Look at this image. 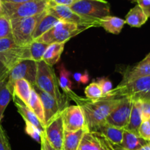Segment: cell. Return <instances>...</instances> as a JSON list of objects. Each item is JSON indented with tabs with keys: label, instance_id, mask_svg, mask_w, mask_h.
<instances>
[{
	"label": "cell",
	"instance_id": "4dcf8cb0",
	"mask_svg": "<svg viewBox=\"0 0 150 150\" xmlns=\"http://www.w3.org/2000/svg\"><path fill=\"white\" fill-rule=\"evenodd\" d=\"M84 93L86 98L92 100L100 99L103 97L100 88L97 82H92L90 84L88 85L85 89Z\"/></svg>",
	"mask_w": 150,
	"mask_h": 150
},
{
	"label": "cell",
	"instance_id": "ffe728a7",
	"mask_svg": "<svg viewBox=\"0 0 150 150\" xmlns=\"http://www.w3.org/2000/svg\"><path fill=\"white\" fill-rule=\"evenodd\" d=\"M64 42H54L48 45L42 56V61L51 67L57 64L64 51Z\"/></svg>",
	"mask_w": 150,
	"mask_h": 150
},
{
	"label": "cell",
	"instance_id": "2e32d148",
	"mask_svg": "<svg viewBox=\"0 0 150 150\" xmlns=\"http://www.w3.org/2000/svg\"><path fill=\"white\" fill-rule=\"evenodd\" d=\"M12 99H13V100H14L15 105H16V107L17 108L18 112L19 114H21V116L23 117L24 121L30 122L31 124H32L34 126H35L41 133H44L45 127H44L43 125L40 122V121L39 119L36 117V115L31 111L30 108H29L26 104L23 103L20 99H18L17 97L15 96V95H13Z\"/></svg>",
	"mask_w": 150,
	"mask_h": 150
},
{
	"label": "cell",
	"instance_id": "83f0119b",
	"mask_svg": "<svg viewBox=\"0 0 150 150\" xmlns=\"http://www.w3.org/2000/svg\"><path fill=\"white\" fill-rule=\"evenodd\" d=\"M48 45L38 41L33 40L29 45V53H30V59L36 62L41 61L42 59L44 52L46 50Z\"/></svg>",
	"mask_w": 150,
	"mask_h": 150
},
{
	"label": "cell",
	"instance_id": "7c38bea8",
	"mask_svg": "<svg viewBox=\"0 0 150 150\" xmlns=\"http://www.w3.org/2000/svg\"><path fill=\"white\" fill-rule=\"evenodd\" d=\"M64 131L61 112L45 126L44 135L50 144L56 150H62Z\"/></svg>",
	"mask_w": 150,
	"mask_h": 150
},
{
	"label": "cell",
	"instance_id": "44dd1931",
	"mask_svg": "<svg viewBox=\"0 0 150 150\" xmlns=\"http://www.w3.org/2000/svg\"><path fill=\"white\" fill-rule=\"evenodd\" d=\"M142 122L141 101H133L130 120L124 130L139 136V128Z\"/></svg>",
	"mask_w": 150,
	"mask_h": 150
},
{
	"label": "cell",
	"instance_id": "f1b7e54d",
	"mask_svg": "<svg viewBox=\"0 0 150 150\" xmlns=\"http://www.w3.org/2000/svg\"><path fill=\"white\" fill-rule=\"evenodd\" d=\"M59 76L58 78L59 86L62 89L64 95L71 91L72 82L70 79V73L66 70L63 64L59 67Z\"/></svg>",
	"mask_w": 150,
	"mask_h": 150
},
{
	"label": "cell",
	"instance_id": "603a6c76",
	"mask_svg": "<svg viewBox=\"0 0 150 150\" xmlns=\"http://www.w3.org/2000/svg\"><path fill=\"white\" fill-rule=\"evenodd\" d=\"M149 142L134 133L124 130L120 146L127 150H138Z\"/></svg>",
	"mask_w": 150,
	"mask_h": 150
},
{
	"label": "cell",
	"instance_id": "5b68a950",
	"mask_svg": "<svg viewBox=\"0 0 150 150\" xmlns=\"http://www.w3.org/2000/svg\"><path fill=\"white\" fill-rule=\"evenodd\" d=\"M42 14L43 13L32 17L10 20L12 36L18 46H27L33 41L34 30Z\"/></svg>",
	"mask_w": 150,
	"mask_h": 150
},
{
	"label": "cell",
	"instance_id": "30bf717a",
	"mask_svg": "<svg viewBox=\"0 0 150 150\" xmlns=\"http://www.w3.org/2000/svg\"><path fill=\"white\" fill-rule=\"evenodd\" d=\"M132 105L133 100L131 98L128 97L122 98L118 105L105 119V122L113 127L125 129L129 122Z\"/></svg>",
	"mask_w": 150,
	"mask_h": 150
},
{
	"label": "cell",
	"instance_id": "8fae6325",
	"mask_svg": "<svg viewBox=\"0 0 150 150\" xmlns=\"http://www.w3.org/2000/svg\"><path fill=\"white\" fill-rule=\"evenodd\" d=\"M61 114L66 131H76L86 127L84 115L79 105L67 106L61 111Z\"/></svg>",
	"mask_w": 150,
	"mask_h": 150
},
{
	"label": "cell",
	"instance_id": "52a82bcc",
	"mask_svg": "<svg viewBox=\"0 0 150 150\" xmlns=\"http://www.w3.org/2000/svg\"><path fill=\"white\" fill-rule=\"evenodd\" d=\"M70 7L83 17L100 19L110 16V4L105 0H79Z\"/></svg>",
	"mask_w": 150,
	"mask_h": 150
},
{
	"label": "cell",
	"instance_id": "9c48e42d",
	"mask_svg": "<svg viewBox=\"0 0 150 150\" xmlns=\"http://www.w3.org/2000/svg\"><path fill=\"white\" fill-rule=\"evenodd\" d=\"M38 64L32 59H22L19 61L13 68L9 70L7 81L12 93L13 85L17 80L24 79L31 85L35 84Z\"/></svg>",
	"mask_w": 150,
	"mask_h": 150
},
{
	"label": "cell",
	"instance_id": "d6a6232c",
	"mask_svg": "<svg viewBox=\"0 0 150 150\" xmlns=\"http://www.w3.org/2000/svg\"><path fill=\"white\" fill-rule=\"evenodd\" d=\"M25 125H26V126H25V131H26V134L31 136L34 140L38 142V143H40L41 136H42V133L35 126H34L33 125L31 124L29 122L25 121Z\"/></svg>",
	"mask_w": 150,
	"mask_h": 150
},
{
	"label": "cell",
	"instance_id": "8d00e7d4",
	"mask_svg": "<svg viewBox=\"0 0 150 150\" xmlns=\"http://www.w3.org/2000/svg\"><path fill=\"white\" fill-rule=\"evenodd\" d=\"M142 121L150 120V100L141 101Z\"/></svg>",
	"mask_w": 150,
	"mask_h": 150
},
{
	"label": "cell",
	"instance_id": "60d3db41",
	"mask_svg": "<svg viewBox=\"0 0 150 150\" xmlns=\"http://www.w3.org/2000/svg\"><path fill=\"white\" fill-rule=\"evenodd\" d=\"M41 150H56L50 144L49 142H48V140L45 138L44 133H42V136H41Z\"/></svg>",
	"mask_w": 150,
	"mask_h": 150
},
{
	"label": "cell",
	"instance_id": "f546056e",
	"mask_svg": "<svg viewBox=\"0 0 150 150\" xmlns=\"http://www.w3.org/2000/svg\"><path fill=\"white\" fill-rule=\"evenodd\" d=\"M12 35L10 19L4 14L0 13V39Z\"/></svg>",
	"mask_w": 150,
	"mask_h": 150
},
{
	"label": "cell",
	"instance_id": "7dc6e473",
	"mask_svg": "<svg viewBox=\"0 0 150 150\" xmlns=\"http://www.w3.org/2000/svg\"><path fill=\"white\" fill-rule=\"evenodd\" d=\"M2 13V7H1V3L0 1V13Z\"/></svg>",
	"mask_w": 150,
	"mask_h": 150
},
{
	"label": "cell",
	"instance_id": "9a60e30c",
	"mask_svg": "<svg viewBox=\"0 0 150 150\" xmlns=\"http://www.w3.org/2000/svg\"><path fill=\"white\" fill-rule=\"evenodd\" d=\"M32 87L36 92V93L39 96L40 99L41 103H42V108H43L45 126L56 116L58 115L63 109L60 107V105H59L57 100L52 96L40 89L35 84L32 85Z\"/></svg>",
	"mask_w": 150,
	"mask_h": 150
},
{
	"label": "cell",
	"instance_id": "f35d334b",
	"mask_svg": "<svg viewBox=\"0 0 150 150\" xmlns=\"http://www.w3.org/2000/svg\"><path fill=\"white\" fill-rule=\"evenodd\" d=\"M79 1V0H49V4L70 7Z\"/></svg>",
	"mask_w": 150,
	"mask_h": 150
},
{
	"label": "cell",
	"instance_id": "277c9868",
	"mask_svg": "<svg viewBox=\"0 0 150 150\" xmlns=\"http://www.w3.org/2000/svg\"><path fill=\"white\" fill-rule=\"evenodd\" d=\"M149 83L150 76L140 78L123 86H117L115 89H111L106 96L117 98L128 97L131 98L133 101L150 100Z\"/></svg>",
	"mask_w": 150,
	"mask_h": 150
},
{
	"label": "cell",
	"instance_id": "e575fe53",
	"mask_svg": "<svg viewBox=\"0 0 150 150\" xmlns=\"http://www.w3.org/2000/svg\"><path fill=\"white\" fill-rule=\"evenodd\" d=\"M139 136L147 142H150V120L142 121L139 128Z\"/></svg>",
	"mask_w": 150,
	"mask_h": 150
},
{
	"label": "cell",
	"instance_id": "6da1fadb",
	"mask_svg": "<svg viewBox=\"0 0 150 150\" xmlns=\"http://www.w3.org/2000/svg\"><path fill=\"white\" fill-rule=\"evenodd\" d=\"M65 95L81 108L88 131H92L98 125L105 123V119L118 105L122 99L117 97L105 96L92 100L79 96L72 90Z\"/></svg>",
	"mask_w": 150,
	"mask_h": 150
},
{
	"label": "cell",
	"instance_id": "d590c367",
	"mask_svg": "<svg viewBox=\"0 0 150 150\" xmlns=\"http://www.w3.org/2000/svg\"><path fill=\"white\" fill-rule=\"evenodd\" d=\"M0 150H11L8 138L0 122Z\"/></svg>",
	"mask_w": 150,
	"mask_h": 150
},
{
	"label": "cell",
	"instance_id": "ab89813d",
	"mask_svg": "<svg viewBox=\"0 0 150 150\" xmlns=\"http://www.w3.org/2000/svg\"><path fill=\"white\" fill-rule=\"evenodd\" d=\"M9 70H10L7 67L3 54H0V76L8 73Z\"/></svg>",
	"mask_w": 150,
	"mask_h": 150
},
{
	"label": "cell",
	"instance_id": "4fadbf2b",
	"mask_svg": "<svg viewBox=\"0 0 150 150\" xmlns=\"http://www.w3.org/2000/svg\"><path fill=\"white\" fill-rule=\"evenodd\" d=\"M78 150H113V146L101 133L86 131L82 137Z\"/></svg>",
	"mask_w": 150,
	"mask_h": 150
},
{
	"label": "cell",
	"instance_id": "ee69618b",
	"mask_svg": "<svg viewBox=\"0 0 150 150\" xmlns=\"http://www.w3.org/2000/svg\"><path fill=\"white\" fill-rule=\"evenodd\" d=\"M112 146H113V150H127V149H124L123 147H122L120 145L113 144H112Z\"/></svg>",
	"mask_w": 150,
	"mask_h": 150
},
{
	"label": "cell",
	"instance_id": "bcb514c9",
	"mask_svg": "<svg viewBox=\"0 0 150 150\" xmlns=\"http://www.w3.org/2000/svg\"><path fill=\"white\" fill-rule=\"evenodd\" d=\"M8 73H9V72H8ZM8 73H5V74L2 75V76H0V81H2L3 79H5V78L7 77V75H8Z\"/></svg>",
	"mask_w": 150,
	"mask_h": 150
},
{
	"label": "cell",
	"instance_id": "b9f144b4",
	"mask_svg": "<svg viewBox=\"0 0 150 150\" xmlns=\"http://www.w3.org/2000/svg\"><path fill=\"white\" fill-rule=\"evenodd\" d=\"M89 80V76L88 74L87 71H85L83 73H81V77H80V83H86Z\"/></svg>",
	"mask_w": 150,
	"mask_h": 150
},
{
	"label": "cell",
	"instance_id": "3957f363",
	"mask_svg": "<svg viewBox=\"0 0 150 150\" xmlns=\"http://www.w3.org/2000/svg\"><path fill=\"white\" fill-rule=\"evenodd\" d=\"M49 6V0H31L22 3H1L2 13L9 18H28L43 13Z\"/></svg>",
	"mask_w": 150,
	"mask_h": 150
},
{
	"label": "cell",
	"instance_id": "836d02e7",
	"mask_svg": "<svg viewBox=\"0 0 150 150\" xmlns=\"http://www.w3.org/2000/svg\"><path fill=\"white\" fill-rule=\"evenodd\" d=\"M97 83L99 85L100 88L102 92L103 96L105 97L111 91L112 88V83L108 78L102 77L99 78L97 80Z\"/></svg>",
	"mask_w": 150,
	"mask_h": 150
},
{
	"label": "cell",
	"instance_id": "ba28073f",
	"mask_svg": "<svg viewBox=\"0 0 150 150\" xmlns=\"http://www.w3.org/2000/svg\"><path fill=\"white\" fill-rule=\"evenodd\" d=\"M47 10L62 21L74 23L78 26L87 28V29L90 27H99L100 26V19L83 17L73 12L70 7L67 6L49 4Z\"/></svg>",
	"mask_w": 150,
	"mask_h": 150
},
{
	"label": "cell",
	"instance_id": "7a4b0ae2",
	"mask_svg": "<svg viewBox=\"0 0 150 150\" xmlns=\"http://www.w3.org/2000/svg\"><path fill=\"white\" fill-rule=\"evenodd\" d=\"M37 64L38 70L35 85L40 89L52 96L60 107L64 109L67 107V97L60 92L58 78L56 76L54 70L42 60L37 62Z\"/></svg>",
	"mask_w": 150,
	"mask_h": 150
},
{
	"label": "cell",
	"instance_id": "5bb4252c",
	"mask_svg": "<svg viewBox=\"0 0 150 150\" xmlns=\"http://www.w3.org/2000/svg\"><path fill=\"white\" fill-rule=\"evenodd\" d=\"M122 79L119 86L136 81L140 78L150 76V54H146L144 59L133 67H127L122 73Z\"/></svg>",
	"mask_w": 150,
	"mask_h": 150
},
{
	"label": "cell",
	"instance_id": "484cf974",
	"mask_svg": "<svg viewBox=\"0 0 150 150\" xmlns=\"http://www.w3.org/2000/svg\"><path fill=\"white\" fill-rule=\"evenodd\" d=\"M8 76V75H7ZM13 98V93L9 86L7 76L0 81V122L3 119L4 111Z\"/></svg>",
	"mask_w": 150,
	"mask_h": 150
},
{
	"label": "cell",
	"instance_id": "7bdbcfd3",
	"mask_svg": "<svg viewBox=\"0 0 150 150\" xmlns=\"http://www.w3.org/2000/svg\"><path fill=\"white\" fill-rule=\"evenodd\" d=\"M31 1V0H0L1 3H22L25 2V1Z\"/></svg>",
	"mask_w": 150,
	"mask_h": 150
},
{
	"label": "cell",
	"instance_id": "f6af8a7d",
	"mask_svg": "<svg viewBox=\"0 0 150 150\" xmlns=\"http://www.w3.org/2000/svg\"><path fill=\"white\" fill-rule=\"evenodd\" d=\"M138 150H150V143H147L146 144H145L144 146H142L140 149H139Z\"/></svg>",
	"mask_w": 150,
	"mask_h": 150
},
{
	"label": "cell",
	"instance_id": "cb8c5ba5",
	"mask_svg": "<svg viewBox=\"0 0 150 150\" xmlns=\"http://www.w3.org/2000/svg\"><path fill=\"white\" fill-rule=\"evenodd\" d=\"M147 19V16L137 4L128 12L125 21L132 27L139 28L146 23Z\"/></svg>",
	"mask_w": 150,
	"mask_h": 150
},
{
	"label": "cell",
	"instance_id": "1f68e13d",
	"mask_svg": "<svg viewBox=\"0 0 150 150\" xmlns=\"http://www.w3.org/2000/svg\"><path fill=\"white\" fill-rule=\"evenodd\" d=\"M17 47H18V45L15 42L12 35L0 39V54L7 52Z\"/></svg>",
	"mask_w": 150,
	"mask_h": 150
},
{
	"label": "cell",
	"instance_id": "e0dca14e",
	"mask_svg": "<svg viewBox=\"0 0 150 150\" xmlns=\"http://www.w3.org/2000/svg\"><path fill=\"white\" fill-rule=\"evenodd\" d=\"M60 20L51 14L48 10H45L42 17L40 18L35 28L33 35H32L33 40H36L37 39H38L40 37L50 30Z\"/></svg>",
	"mask_w": 150,
	"mask_h": 150
},
{
	"label": "cell",
	"instance_id": "d6986e66",
	"mask_svg": "<svg viewBox=\"0 0 150 150\" xmlns=\"http://www.w3.org/2000/svg\"><path fill=\"white\" fill-rule=\"evenodd\" d=\"M87 128H82L76 131H64V138L62 150H78L83 134Z\"/></svg>",
	"mask_w": 150,
	"mask_h": 150
},
{
	"label": "cell",
	"instance_id": "74e56055",
	"mask_svg": "<svg viewBox=\"0 0 150 150\" xmlns=\"http://www.w3.org/2000/svg\"><path fill=\"white\" fill-rule=\"evenodd\" d=\"M138 5L141 7L148 18L150 16V0H136Z\"/></svg>",
	"mask_w": 150,
	"mask_h": 150
},
{
	"label": "cell",
	"instance_id": "8992f818",
	"mask_svg": "<svg viewBox=\"0 0 150 150\" xmlns=\"http://www.w3.org/2000/svg\"><path fill=\"white\" fill-rule=\"evenodd\" d=\"M86 29H87V28L81 27L74 23L60 21L54 27L37 39L36 41L47 45H50L54 42L65 43L70 38L79 35Z\"/></svg>",
	"mask_w": 150,
	"mask_h": 150
},
{
	"label": "cell",
	"instance_id": "ac0fdd59",
	"mask_svg": "<svg viewBox=\"0 0 150 150\" xmlns=\"http://www.w3.org/2000/svg\"><path fill=\"white\" fill-rule=\"evenodd\" d=\"M92 131L101 133L113 144L120 145L122 141L124 129L113 127L105 122L98 125Z\"/></svg>",
	"mask_w": 150,
	"mask_h": 150
},
{
	"label": "cell",
	"instance_id": "d4e9b609",
	"mask_svg": "<svg viewBox=\"0 0 150 150\" xmlns=\"http://www.w3.org/2000/svg\"><path fill=\"white\" fill-rule=\"evenodd\" d=\"M32 85L24 79H19L14 83L13 85V96L17 97L22 102L26 105L29 103V97H30Z\"/></svg>",
	"mask_w": 150,
	"mask_h": 150
},
{
	"label": "cell",
	"instance_id": "7402d4cb",
	"mask_svg": "<svg viewBox=\"0 0 150 150\" xmlns=\"http://www.w3.org/2000/svg\"><path fill=\"white\" fill-rule=\"evenodd\" d=\"M100 26H102L106 32L114 35H119L121 32L125 21L120 18L108 16L99 20Z\"/></svg>",
	"mask_w": 150,
	"mask_h": 150
},
{
	"label": "cell",
	"instance_id": "4316f807",
	"mask_svg": "<svg viewBox=\"0 0 150 150\" xmlns=\"http://www.w3.org/2000/svg\"><path fill=\"white\" fill-rule=\"evenodd\" d=\"M27 106L31 109V111L36 115V117L39 119L40 122L45 127V119H44L43 108H42V103H41L40 99L38 94L36 93L33 88L32 87L31 90L30 97H29V103Z\"/></svg>",
	"mask_w": 150,
	"mask_h": 150
}]
</instances>
